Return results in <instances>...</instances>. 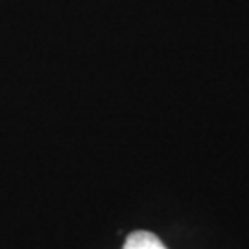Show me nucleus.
I'll return each mask as SVG.
<instances>
[{
	"label": "nucleus",
	"mask_w": 249,
	"mask_h": 249,
	"mask_svg": "<svg viewBox=\"0 0 249 249\" xmlns=\"http://www.w3.org/2000/svg\"><path fill=\"white\" fill-rule=\"evenodd\" d=\"M124 249H166V246L153 232L133 231L125 238Z\"/></svg>",
	"instance_id": "obj_1"
}]
</instances>
